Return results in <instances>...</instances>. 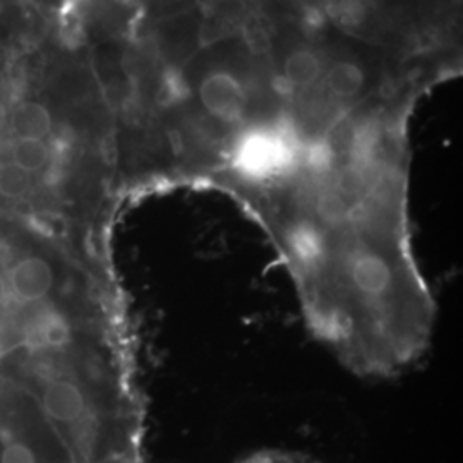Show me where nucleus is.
I'll use <instances>...</instances> for the list:
<instances>
[{
    "label": "nucleus",
    "instance_id": "5",
    "mask_svg": "<svg viewBox=\"0 0 463 463\" xmlns=\"http://www.w3.org/2000/svg\"><path fill=\"white\" fill-rule=\"evenodd\" d=\"M237 463H321L309 455L288 449H261Z\"/></svg>",
    "mask_w": 463,
    "mask_h": 463
},
{
    "label": "nucleus",
    "instance_id": "1",
    "mask_svg": "<svg viewBox=\"0 0 463 463\" xmlns=\"http://www.w3.org/2000/svg\"><path fill=\"white\" fill-rule=\"evenodd\" d=\"M42 36L34 28V17L28 13L26 2L0 0V88Z\"/></svg>",
    "mask_w": 463,
    "mask_h": 463
},
{
    "label": "nucleus",
    "instance_id": "3",
    "mask_svg": "<svg viewBox=\"0 0 463 463\" xmlns=\"http://www.w3.org/2000/svg\"><path fill=\"white\" fill-rule=\"evenodd\" d=\"M321 74V61L309 50L292 52L283 64V78L290 86L306 88L317 81Z\"/></svg>",
    "mask_w": 463,
    "mask_h": 463
},
{
    "label": "nucleus",
    "instance_id": "4",
    "mask_svg": "<svg viewBox=\"0 0 463 463\" xmlns=\"http://www.w3.org/2000/svg\"><path fill=\"white\" fill-rule=\"evenodd\" d=\"M364 83V74L361 67L350 62H338L331 66L325 76V84L331 95L340 99L355 97Z\"/></svg>",
    "mask_w": 463,
    "mask_h": 463
},
{
    "label": "nucleus",
    "instance_id": "2",
    "mask_svg": "<svg viewBox=\"0 0 463 463\" xmlns=\"http://www.w3.org/2000/svg\"><path fill=\"white\" fill-rule=\"evenodd\" d=\"M203 109L218 122L232 128L244 122L248 110V95L242 83L231 72H212L199 86Z\"/></svg>",
    "mask_w": 463,
    "mask_h": 463
}]
</instances>
